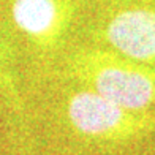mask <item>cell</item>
<instances>
[{
  "label": "cell",
  "mask_w": 155,
  "mask_h": 155,
  "mask_svg": "<svg viewBox=\"0 0 155 155\" xmlns=\"http://www.w3.org/2000/svg\"><path fill=\"white\" fill-rule=\"evenodd\" d=\"M11 13L18 29L43 46L54 45L70 21L65 0H13Z\"/></svg>",
  "instance_id": "4"
},
{
  "label": "cell",
  "mask_w": 155,
  "mask_h": 155,
  "mask_svg": "<svg viewBox=\"0 0 155 155\" xmlns=\"http://www.w3.org/2000/svg\"><path fill=\"white\" fill-rule=\"evenodd\" d=\"M76 76L104 98L133 111L155 106V67L120 52L84 51L73 62Z\"/></svg>",
  "instance_id": "1"
},
{
  "label": "cell",
  "mask_w": 155,
  "mask_h": 155,
  "mask_svg": "<svg viewBox=\"0 0 155 155\" xmlns=\"http://www.w3.org/2000/svg\"><path fill=\"white\" fill-rule=\"evenodd\" d=\"M67 114L74 130L94 139L125 143L155 133V112L124 108L92 89L70 97Z\"/></svg>",
  "instance_id": "2"
},
{
  "label": "cell",
  "mask_w": 155,
  "mask_h": 155,
  "mask_svg": "<svg viewBox=\"0 0 155 155\" xmlns=\"http://www.w3.org/2000/svg\"><path fill=\"white\" fill-rule=\"evenodd\" d=\"M106 40L114 51L155 67V10L119 11L106 27Z\"/></svg>",
  "instance_id": "3"
}]
</instances>
